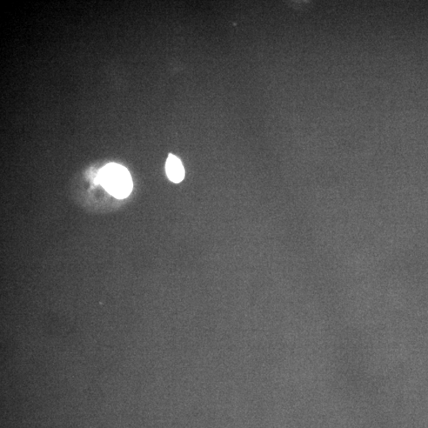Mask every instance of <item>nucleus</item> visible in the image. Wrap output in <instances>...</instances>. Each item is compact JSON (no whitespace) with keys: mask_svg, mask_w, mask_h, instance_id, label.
Instances as JSON below:
<instances>
[{"mask_svg":"<svg viewBox=\"0 0 428 428\" xmlns=\"http://www.w3.org/2000/svg\"><path fill=\"white\" fill-rule=\"evenodd\" d=\"M166 173L171 182L179 184L182 182L185 176V170L181 162L177 157L170 154L166 162Z\"/></svg>","mask_w":428,"mask_h":428,"instance_id":"f03ea898","label":"nucleus"},{"mask_svg":"<svg viewBox=\"0 0 428 428\" xmlns=\"http://www.w3.org/2000/svg\"><path fill=\"white\" fill-rule=\"evenodd\" d=\"M97 181L110 195L118 199L128 197L133 191L130 173L118 164L111 163L103 167L98 172Z\"/></svg>","mask_w":428,"mask_h":428,"instance_id":"f257e3e1","label":"nucleus"}]
</instances>
